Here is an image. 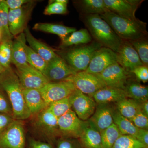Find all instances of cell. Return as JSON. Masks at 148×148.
<instances>
[{
    "label": "cell",
    "mask_w": 148,
    "mask_h": 148,
    "mask_svg": "<svg viewBox=\"0 0 148 148\" xmlns=\"http://www.w3.org/2000/svg\"><path fill=\"white\" fill-rule=\"evenodd\" d=\"M31 3L17 9L9 10V29L13 36L23 33L27 28V21L32 9L29 4Z\"/></svg>",
    "instance_id": "cell-16"
},
{
    "label": "cell",
    "mask_w": 148,
    "mask_h": 148,
    "mask_svg": "<svg viewBox=\"0 0 148 148\" xmlns=\"http://www.w3.org/2000/svg\"><path fill=\"white\" fill-rule=\"evenodd\" d=\"M113 109L110 104H97L94 113L88 120L101 132L113 124Z\"/></svg>",
    "instance_id": "cell-18"
},
{
    "label": "cell",
    "mask_w": 148,
    "mask_h": 148,
    "mask_svg": "<svg viewBox=\"0 0 148 148\" xmlns=\"http://www.w3.org/2000/svg\"><path fill=\"white\" fill-rule=\"evenodd\" d=\"M57 148H84L78 139L61 137L57 141Z\"/></svg>",
    "instance_id": "cell-38"
},
{
    "label": "cell",
    "mask_w": 148,
    "mask_h": 148,
    "mask_svg": "<svg viewBox=\"0 0 148 148\" xmlns=\"http://www.w3.org/2000/svg\"><path fill=\"white\" fill-rule=\"evenodd\" d=\"M83 18L84 24L96 42L102 46L117 52L122 40L100 15H84Z\"/></svg>",
    "instance_id": "cell-3"
},
{
    "label": "cell",
    "mask_w": 148,
    "mask_h": 148,
    "mask_svg": "<svg viewBox=\"0 0 148 148\" xmlns=\"http://www.w3.org/2000/svg\"><path fill=\"white\" fill-rule=\"evenodd\" d=\"M140 103L130 98H126L114 104L115 109L122 116L130 119L141 112Z\"/></svg>",
    "instance_id": "cell-27"
},
{
    "label": "cell",
    "mask_w": 148,
    "mask_h": 148,
    "mask_svg": "<svg viewBox=\"0 0 148 148\" xmlns=\"http://www.w3.org/2000/svg\"><path fill=\"white\" fill-rule=\"evenodd\" d=\"M0 88L8 96L14 119L23 121L31 116L24 100L23 88L16 73L10 67L0 75Z\"/></svg>",
    "instance_id": "cell-1"
},
{
    "label": "cell",
    "mask_w": 148,
    "mask_h": 148,
    "mask_svg": "<svg viewBox=\"0 0 148 148\" xmlns=\"http://www.w3.org/2000/svg\"><path fill=\"white\" fill-rule=\"evenodd\" d=\"M25 49L28 64L42 73L46 67L47 63L29 46L26 45Z\"/></svg>",
    "instance_id": "cell-33"
},
{
    "label": "cell",
    "mask_w": 148,
    "mask_h": 148,
    "mask_svg": "<svg viewBox=\"0 0 148 148\" xmlns=\"http://www.w3.org/2000/svg\"><path fill=\"white\" fill-rule=\"evenodd\" d=\"M108 10L123 18L135 20V12L143 1L104 0Z\"/></svg>",
    "instance_id": "cell-15"
},
{
    "label": "cell",
    "mask_w": 148,
    "mask_h": 148,
    "mask_svg": "<svg viewBox=\"0 0 148 148\" xmlns=\"http://www.w3.org/2000/svg\"><path fill=\"white\" fill-rule=\"evenodd\" d=\"M141 148H148V147H144Z\"/></svg>",
    "instance_id": "cell-48"
},
{
    "label": "cell",
    "mask_w": 148,
    "mask_h": 148,
    "mask_svg": "<svg viewBox=\"0 0 148 148\" xmlns=\"http://www.w3.org/2000/svg\"><path fill=\"white\" fill-rule=\"evenodd\" d=\"M131 73L134 74L138 80L143 83L147 82L148 81V66L143 65L137 67L131 71Z\"/></svg>",
    "instance_id": "cell-40"
},
{
    "label": "cell",
    "mask_w": 148,
    "mask_h": 148,
    "mask_svg": "<svg viewBox=\"0 0 148 148\" xmlns=\"http://www.w3.org/2000/svg\"><path fill=\"white\" fill-rule=\"evenodd\" d=\"M47 109L58 119L71 110V107L68 97L51 103Z\"/></svg>",
    "instance_id": "cell-32"
},
{
    "label": "cell",
    "mask_w": 148,
    "mask_h": 148,
    "mask_svg": "<svg viewBox=\"0 0 148 148\" xmlns=\"http://www.w3.org/2000/svg\"><path fill=\"white\" fill-rule=\"evenodd\" d=\"M112 116L114 123L117 126L122 135H128L136 138L139 128L135 126L128 119L122 116L115 108H113Z\"/></svg>",
    "instance_id": "cell-26"
},
{
    "label": "cell",
    "mask_w": 148,
    "mask_h": 148,
    "mask_svg": "<svg viewBox=\"0 0 148 148\" xmlns=\"http://www.w3.org/2000/svg\"><path fill=\"white\" fill-rule=\"evenodd\" d=\"M46 8L44 11L45 15L65 14L68 12V5L58 2L56 0L52 1Z\"/></svg>",
    "instance_id": "cell-37"
},
{
    "label": "cell",
    "mask_w": 148,
    "mask_h": 148,
    "mask_svg": "<svg viewBox=\"0 0 148 148\" xmlns=\"http://www.w3.org/2000/svg\"><path fill=\"white\" fill-rule=\"evenodd\" d=\"M0 113L7 114L12 116V112L8 101L0 90Z\"/></svg>",
    "instance_id": "cell-41"
},
{
    "label": "cell",
    "mask_w": 148,
    "mask_h": 148,
    "mask_svg": "<svg viewBox=\"0 0 148 148\" xmlns=\"http://www.w3.org/2000/svg\"><path fill=\"white\" fill-rule=\"evenodd\" d=\"M76 73L58 55L47 63L42 74L49 82H57L64 80Z\"/></svg>",
    "instance_id": "cell-13"
},
{
    "label": "cell",
    "mask_w": 148,
    "mask_h": 148,
    "mask_svg": "<svg viewBox=\"0 0 148 148\" xmlns=\"http://www.w3.org/2000/svg\"><path fill=\"white\" fill-rule=\"evenodd\" d=\"M141 112L148 116V101H146L140 103Z\"/></svg>",
    "instance_id": "cell-46"
},
{
    "label": "cell",
    "mask_w": 148,
    "mask_h": 148,
    "mask_svg": "<svg viewBox=\"0 0 148 148\" xmlns=\"http://www.w3.org/2000/svg\"><path fill=\"white\" fill-rule=\"evenodd\" d=\"M33 120V128L39 135L52 145L58 137H61L58 125V118L47 109L36 115Z\"/></svg>",
    "instance_id": "cell-5"
},
{
    "label": "cell",
    "mask_w": 148,
    "mask_h": 148,
    "mask_svg": "<svg viewBox=\"0 0 148 148\" xmlns=\"http://www.w3.org/2000/svg\"><path fill=\"white\" fill-rule=\"evenodd\" d=\"M26 37L24 32L17 36L12 41L11 62L16 67L28 64L25 46Z\"/></svg>",
    "instance_id": "cell-23"
},
{
    "label": "cell",
    "mask_w": 148,
    "mask_h": 148,
    "mask_svg": "<svg viewBox=\"0 0 148 148\" xmlns=\"http://www.w3.org/2000/svg\"><path fill=\"white\" fill-rule=\"evenodd\" d=\"M78 140L84 148H103L101 133L88 120L84 121Z\"/></svg>",
    "instance_id": "cell-19"
},
{
    "label": "cell",
    "mask_w": 148,
    "mask_h": 148,
    "mask_svg": "<svg viewBox=\"0 0 148 148\" xmlns=\"http://www.w3.org/2000/svg\"><path fill=\"white\" fill-rule=\"evenodd\" d=\"M5 2L9 10H15L22 7L24 5L32 2L29 0H6Z\"/></svg>",
    "instance_id": "cell-43"
},
{
    "label": "cell",
    "mask_w": 148,
    "mask_h": 148,
    "mask_svg": "<svg viewBox=\"0 0 148 148\" xmlns=\"http://www.w3.org/2000/svg\"><path fill=\"white\" fill-rule=\"evenodd\" d=\"M33 29L57 35L60 37L61 40L64 39L68 35L76 31V29L73 27H66L61 24L46 23H37L33 27Z\"/></svg>",
    "instance_id": "cell-25"
},
{
    "label": "cell",
    "mask_w": 148,
    "mask_h": 148,
    "mask_svg": "<svg viewBox=\"0 0 148 148\" xmlns=\"http://www.w3.org/2000/svg\"><path fill=\"white\" fill-rule=\"evenodd\" d=\"M23 95L31 115H36L46 108L47 105L38 89L24 88Z\"/></svg>",
    "instance_id": "cell-21"
},
{
    "label": "cell",
    "mask_w": 148,
    "mask_h": 148,
    "mask_svg": "<svg viewBox=\"0 0 148 148\" xmlns=\"http://www.w3.org/2000/svg\"><path fill=\"white\" fill-rule=\"evenodd\" d=\"M127 72L118 63L109 66L100 73L95 74L106 86L124 89L129 77Z\"/></svg>",
    "instance_id": "cell-12"
},
{
    "label": "cell",
    "mask_w": 148,
    "mask_h": 148,
    "mask_svg": "<svg viewBox=\"0 0 148 148\" xmlns=\"http://www.w3.org/2000/svg\"><path fill=\"white\" fill-rule=\"evenodd\" d=\"M15 72L23 89L40 90L49 82L42 73L28 64L16 67Z\"/></svg>",
    "instance_id": "cell-10"
},
{
    "label": "cell",
    "mask_w": 148,
    "mask_h": 148,
    "mask_svg": "<svg viewBox=\"0 0 148 148\" xmlns=\"http://www.w3.org/2000/svg\"><path fill=\"white\" fill-rule=\"evenodd\" d=\"M1 34H0V40H1Z\"/></svg>",
    "instance_id": "cell-49"
},
{
    "label": "cell",
    "mask_w": 148,
    "mask_h": 148,
    "mask_svg": "<svg viewBox=\"0 0 148 148\" xmlns=\"http://www.w3.org/2000/svg\"><path fill=\"white\" fill-rule=\"evenodd\" d=\"M5 70L6 69H5L1 65V64H0V75H1L3 73H4Z\"/></svg>",
    "instance_id": "cell-47"
},
{
    "label": "cell",
    "mask_w": 148,
    "mask_h": 148,
    "mask_svg": "<svg viewBox=\"0 0 148 148\" xmlns=\"http://www.w3.org/2000/svg\"><path fill=\"white\" fill-rule=\"evenodd\" d=\"M147 147L130 135H122L117 139L112 148H141Z\"/></svg>",
    "instance_id": "cell-35"
},
{
    "label": "cell",
    "mask_w": 148,
    "mask_h": 148,
    "mask_svg": "<svg viewBox=\"0 0 148 148\" xmlns=\"http://www.w3.org/2000/svg\"><path fill=\"white\" fill-rule=\"evenodd\" d=\"M100 16L123 40L132 41L147 38V23L138 18L135 20L127 19L108 10Z\"/></svg>",
    "instance_id": "cell-2"
},
{
    "label": "cell",
    "mask_w": 148,
    "mask_h": 148,
    "mask_svg": "<svg viewBox=\"0 0 148 148\" xmlns=\"http://www.w3.org/2000/svg\"><path fill=\"white\" fill-rule=\"evenodd\" d=\"M138 53L143 65L148 66V42L147 38L129 41Z\"/></svg>",
    "instance_id": "cell-36"
},
{
    "label": "cell",
    "mask_w": 148,
    "mask_h": 148,
    "mask_svg": "<svg viewBox=\"0 0 148 148\" xmlns=\"http://www.w3.org/2000/svg\"><path fill=\"white\" fill-rule=\"evenodd\" d=\"M0 148H26L23 121L14 119L0 134Z\"/></svg>",
    "instance_id": "cell-6"
},
{
    "label": "cell",
    "mask_w": 148,
    "mask_h": 148,
    "mask_svg": "<svg viewBox=\"0 0 148 148\" xmlns=\"http://www.w3.org/2000/svg\"><path fill=\"white\" fill-rule=\"evenodd\" d=\"M84 121L79 119L71 109L58 119V129L61 137L78 139L83 128Z\"/></svg>",
    "instance_id": "cell-11"
},
{
    "label": "cell",
    "mask_w": 148,
    "mask_h": 148,
    "mask_svg": "<svg viewBox=\"0 0 148 148\" xmlns=\"http://www.w3.org/2000/svg\"><path fill=\"white\" fill-rule=\"evenodd\" d=\"M14 120L11 116L0 113V134L2 133Z\"/></svg>",
    "instance_id": "cell-42"
},
{
    "label": "cell",
    "mask_w": 148,
    "mask_h": 148,
    "mask_svg": "<svg viewBox=\"0 0 148 148\" xmlns=\"http://www.w3.org/2000/svg\"><path fill=\"white\" fill-rule=\"evenodd\" d=\"M64 80L71 82L76 89L91 97L98 90L106 86L97 75L86 71L77 72Z\"/></svg>",
    "instance_id": "cell-7"
},
{
    "label": "cell",
    "mask_w": 148,
    "mask_h": 148,
    "mask_svg": "<svg viewBox=\"0 0 148 148\" xmlns=\"http://www.w3.org/2000/svg\"><path fill=\"white\" fill-rule=\"evenodd\" d=\"M116 63V53L110 49L102 47L95 51L85 71L92 74H99L109 66Z\"/></svg>",
    "instance_id": "cell-14"
},
{
    "label": "cell",
    "mask_w": 148,
    "mask_h": 148,
    "mask_svg": "<svg viewBox=\"0 0 148 148\" xmlns=\"http://www.w3.org/2000/svg\"><path fill=\"white\" fill-rule=\"evenodd\" d=\"M12 40L0 42V64L5 69L10 68L12 63Z\"/></svg>",
    "instance_id": "cell-34"
},
{
    "label": "cell",
    "mask_w": 148,
    "mask_h": 148,
    "mask_svg": "<svg viewBox=\"0 0 148 148\" xmlns=\"http://www.w3.org/2000/svg\"><path fill=\"white\" fill-rule=\"evenodd\" d=\"M61 40V47L64 48L74 45L87 44L92 42V37L87 29H83L70 34Z\"/></svg>",
    "instance_id": "cell-28"
},
{
    "label": "cell",
    "mask_w": 148,
    "mask_h": 148,
    "mask_svg": "<svg viewBox=\"0 0 148 148\" xmlns=\"http://www.w3.org/2000/svg\"><path fill=\"white\" fill-rule=\"evenodd\" d=\"M123 90L127 98L139 102L148 100V86L141 84L138 82L128 79Z\"/></svg>",
    "instance_id": "cell-24"
},
{
    "label": "cell",
    "mask_w": 148,
    "mask_h": 148,
    "mask_svg": "<svg viewBox=\"0 0 148 148\" xmlns=\"http://www.w3.org/2000/svg\"><path fill=\"white\" fill-rule=\"evenodd\" d=\"M8 7L5 1H0V34L1 39L0 42L6 40H12L13 36L11 34L8 27Z\"/></svg>",
    "instance_id": "cell-30"
},
{
    "label": "cell",
    "mask_w": 148,
    "mask_h": 148,
    "mask_svg": "<svg viewBox=\"0 0 148 148\" xmlns=\"http://www.w3.org/2000/svg\"><path fill=\"white\" fill-rule=\"evenodd\" d=\"M79 5L84 15L98 14L101 15L108 10L104 0H82Z\"/></svg>",
    "instance_id": "cell-29"
},
{
    "label": "cell",
    "mask_w": 148,
    "mask_h": 148,
    "mask_svg": "<svg viewBox=\"0 0 148 148\" xmlns=\"http://www.w3.org/2000/svg\"><path fill=\"white\" fill-rule=\"evenodd\" d=\"M136 139L144 145L148 147V130L139 129Z\"/></svg>",
    "instance_id": "cell-45"
},
{
    "label": "cell",
    "mask_w": 148,
    "mask_h": 148,
    "mask_svg": "<svg viewBox=\"0 0 148 148\" xmlns=\"http://www.w3.org/2000/svg\"><path fill=\"white\" fill-rule=\"evenodd\" d=\"M117 63L127 72L143 65L137 51L128 41L123 40L116 52Z\"/></svg>",
    "instance_id": "cell-17"
},
{
    "label": "cell",
    "mask_w": 148,
    "mask_h": 148,
    "mask_svg": "<svg viewBox=\"0 0 148 148\" xmlns=\"http://www.w3.org/2000/svg\"><path fill=\"white\" fill-rule=\"evenodd\" d=\"M24 32L26 41L29 44V47L39 54L47 63H48L57 56L58 54H56L52 49L36 39L32 35L29 28L27 27Z\"/></svg>",
    "instance_id": "cell-22"
},
{
    "label": "cell",
    "mask_w": 148,
    "mask_h": 148,
    "mask_svg": "<svg viewBox=\"0 0 148 148\" xmlns=\"http://www.w3.org/2000/svg\"><path fill=\"white\" fill-rule=\"evenodd\" d=\"M76 89L73 83L63 80L49 82L39 90L48 106L51 103L68 98Z\"/></svg>",
    "instance_id": "cell-8"
},
{
    "label": "cell",
    "mask_w": 148,
    "mask_h": 148,
    "mask_svg": "<svg viewBox=\"0 0 148 148\" xmlns=\"http://www.w3.org/2000/svg\"><path fill=\"white\" fill-rule=\"evenodd\" d=\"M133 124L139 129L147 130L148 129V116L140 112L129 119Z\"/></svg>",
    "instance_id": "cell-39"
},
{
    "label": "cell",
    "mask_w": 148,
    "mask_h": 148,
    "mask_svg": "<svg viewBox=\"0 0 148 148\" xmlns=\"http://www.w3.org/2000/svg\"><path fill=\"white\" fill-rule=\"evenodd\" d=\"M100 133L103 148H112L117 139L122 135L114 123Z\"/></svg>",
    "instance_id": "cell-31"
},
{
    "label": "cell",
    "mask_w": 148,
    "mask_h": 148,
    "mask_svg": "<svg viewBox=\"0 0 148 148\" xmlns=\"http://www.w3.org/2000/svg\"><path fill=\"white\" fill-rule=\"evenodd\" d=\"M29 148H53V147L51 144L47 142L30 139L29 140Z\"/></svg>",
    "instance_id": "cell-44"
},
{
    "label": "cell",
    "mask_w": 148,
    "mask_h": 148,
    "mask_svg": "<svg viewBox=\"0 0 148 148\" xmlns=\"http://www.w3.org/2000/svg\"><path fill=\"white\" fill-rule=\"evenodd\" d=\"M92 98L96 104H110L117 103L127 97L123 89L106 86L95 92Z\"/></svg>",
    "instance_id": "cell-20"
},
{
    "label": "cell",
    "mask_w": 148,
    "mask_h": 148,
    "mask_svg": "<svg viewBox=\"0 0 148 148\" xmlns=\"http://www.w3.org/2000/svg\"><path fill=\"white\" fill-rule=\"evenodd\" d=\"M102 47L95 41L69 49L59 56L77 73L85 71L95 51Z\"/></svg>",
    "instance_id": "cell-4"
},
{
    "label": "cell",
    "mask_w": 148,
    "mask_h": 148,
    "mask_svg": "<svg viewBox=\"0 0 148 148\" xmlns=\"http://www.w3.org/2000/svg\"><path fill=\"white\" fill-rule=\"evenodd\" d=\"M69 98L71 109L83 121L88 120L94 113L97 104L92 97L76 89Z\"/></svg>",
    "instance_id": "cell-9"
}]
</instances>
